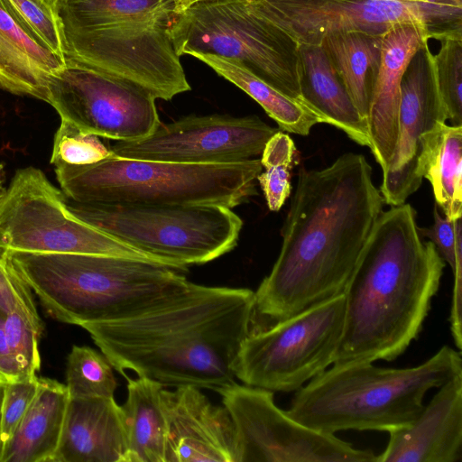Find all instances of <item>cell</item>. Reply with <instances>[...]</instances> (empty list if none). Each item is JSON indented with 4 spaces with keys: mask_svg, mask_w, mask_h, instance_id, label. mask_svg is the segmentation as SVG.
<instances>
[{
    "mask_svg": "<svg viewBox=\"0 0 462 462\" xmlns=\"http://www.w3.org/2000/svg\"><path fill=\"white\" fill-rule=\"evenodd\" d=\"M5 171L4 165L0 163V201L6 193V188L5 187Z\"/></svg>",
    "mask_w": 462,
    "mask_h": 462,
    "instance_id": "39",
    "label": "cell"
},
{
    "mask_svg": "<svg viewBox=\"0 0 462 462\" xmlns=\"http://www.w3.org/2000/svg\"><path fill=\"white\" fill-rule=\"evenodd\" d=\"M69 400L65 384L39 377L36 394L5 447L0 462H52Z\"/></svg>",
    "mask_w": 462,
    "mask_h": 462,
    "instance_id": "23",
    "label": "cell"
},
{
    "mask_svg": "<svg viewBox=\"0 0 462 462\" xmlns=\"http://www.w3.org/2000/svg\"><path fill=\"white\" fill-rule=\"evenodd\" d=\"M6 11L39 43L65 58L56 0H0Z\"/></svg>",
    "mask_w": 462,
    "mask_h": 462,
    "instance_id": "31",
    "label": "cell"
},
{
    "mask_svg": "<svg viewBox=\"0 0 462 462\" xmlns=\"http://www.w3.org/2000/svg\"><path fill=\"white\" fill-rule=\"evenodd\" d=\"M38 386L37 375L7 383L2 408L0 437L2 453L33 400Z\"/></svg>",
    "mask_w": 462,
    "mask_h": 462,
    "instance_id": "36",
    "label": "cell"
},
{
    "mask_svg": "<svg viewBox=\"0 0 462 462\" xmlns=\"http://www.w3.org/2000/svg\"><path fill=\"white\" fill-rule=\"evenodd\" d=\"M302 102L323 123L342 130L351 140L370 147L367 122L360 116L321 44L298 46Z\"/></svg>",
    "mask_w": 462,
    "mask_h": 462,
    "instance_id": "21",
    "label": "cell"
},
{
    "mask_svg": "<svg viewBox=\"0 0 462 462\" xmlns=\"http://www.w3.org/2000/svg\"><path fill=\"white\" fill-rule=\"evenodd\" d=\"M346 312L345 295L311 306L245 339L235 376L272 392H293L333 364Z\"/></svg>",
    "mask_w": 462,
    "mask_h": 462,
    "instance_id": "10",
    "label": "cell"
},
{
    "mask_svg": "<svg viewBox=\"0 0 462 462\" xmlns=\"http://www.w3.org/2000/svg\"><path fill=\"white\" fill-rule=\"evenodd\" d=\"M298 46L319 44L335 32L383 35L402 23L426 27L435 40L462 35V6L391 0H254L245 2Z\"/></svg>",
    "mask_w": 462,
    "mask_h": 462,
    "instance_id": "11",
    "label": "cell"
},
{
    "mask_svg": "<svg viewBox=\"0 0 462 462\" xmlns=\"http://www.w3.org/2000/svg\"><path fill=\"white\" fill-rule=\"evenodd\" d=\"M216 392L234 426V462H376L374 451L291 418L272 391L233 382Z\"/></svg>",
    "mask_w": 462,
    "mask_h": 462,
    "instance_id": "13",
    "label": "cell"
},
{
    "mask_svg": "<svg viewBox=\"0 0 462 462\" xmlns=\"http://www.w3.org/2000/svg\"><path fill=\"white\" fill-rule=\"evenodd\" d=\"M433 53L428 42L412 56L401 83L398 136L393 157L383 172L380 193L383 203H405L422 182L419 162L421 138L447 115L436 82Z\"/></svg>",
    "mask_w": 462,
    "mask_h": 462,
    "instance_id": "16",
    "label": "cell"
},
{
    "mask_svg": "<svg viewBox=\"0 0 462 462\" xmlns=\"http://www.w3.org/2000/svg\"><path fill=\"white\" fill-rule=\"evenodd\" d=\"M65 58L34 40L0 2V88L48 102L51 78Z\"/></svg>",
    "mask_w": 462,
    "mask_h": 462,
    "instance_id": "22",
    "label": "cell"
},
{
    "mask_svg": "<svg viewBox=\"0 0 462 462\" xmlns=\"http://www.w3.org/2000/svg\"><path fill=\"white\" fill-rule=\"evenodd\" d=\"M53 165L62 192L76 202L221 205L230 208L257 194V177L263 170L259 158L195 164L113 153L91 164Z\"/></svg>",
    "mask_w": 462,
    "mask_h": 462,
    "instance_id": "6",
    "label": "cell"
},
{
    "mask_svg": "<svg viewBox=\"0 0 462 462\" xmlns=\"http://www.w3.org/2000/svg\"><path fill=\"white\" fill-rule=\"evenodd\" d=\"M4 254L50 317L79 327L142 314L170 302L191 284L178 270L134 258Z\"/></svg>",
    "mask_w": 462,
    "mask_h": 462,
    "instance_id": "4",
    "label": "cell"
},
{
    "mask_svg": "<svg viewBox=\"0 0 462 462\" xmlns=\"http://www.w3.org/2000/svg\"><path fill=\"white\" fill-rule=\"evenodd\" d=\"M67 204L79 219L178 271L231 251L243 226L240 217L221 205L81 203L69 199Z\"/></svg>",
    "mask_w": 462,
    "mask_h": 462,
    "instance_id": "7",
    "label": "cell"
},
{
    "mask_svg": "<svg viewBox=\"0 0 462 462\" xmlns=\"http://www.w3.org/2000/svg\"><path fill=\"white\" fill-rule=\"evenodd\" d=\"M122 407L114 397L70 398L52 462H126Z\"/></svg>",
    "mask_w": 462,
    "mask_h": 462,
    "instance_id": "20",
    "label": "cell"
},
{
    "mask_svg": "<svg viewBox=\"0 0 462 462\" xmlns=\"http://www.w3.org/2000/svg\"><path fill=\"white\" fill-rule=\"evenodd\" d=\"M4 328L18 380L36 376L41 367L39 339L42 335L17 310L5 316Z\"/></svg>",
    "mask_w": 462,
    "mask_h": 462,
    "instance_id": "33",
    "label": "cell"
},
{
    "mask_svg": "<svg viewBox=\"0 0 462 462\" xmlns=\"http://www.w3.org/2000/svg\"><path fill=\"white\" fill-rule=\"evenodd\" d=\"M279 129L256 116H188L160 123L148 136L116 142L111 153L124 158L180 163H231L261 155Z\"/></svg>",
    "mask_w": 462,
    "mask_h": 462,
    "instance_id": "15",
    "label": "cell"
},
{
    "mask_svg": "<svg viewBox=\"0 0 462 462\" xmlns=\"http://www.w3.org/2000/svg\"><path fill=\"white\" fill-rule=\"evenodd\" d=\"M8 381L0 374V437H1V420H2V408H3V401L5 396V391ZM2 456V447L0 440V459Z\"/></svg>",
    "mask_w": 462,
    "mask_h": 462,
    "instance_id": "38",
    "label": "cell"
},
{
    "mask_svg": "<svg viewBox=\"0 0 462 462\" xmlns=\"http://www.w3.org/2000/svg\"><path fill=\"white\" fill-rule=\"evenodd\" d=\"M434 39L417 23H402L383 35L380 67L367 118L370 150L384 172L393 157L398 136L401 83L412 56Z\"/></svg>",
    "mask_w": 462,
    "mask_h": 462,
    "instance_id": "19",
    "label": "cell"
},
{
    "mask_svg": "<svg viewBox=\"0 0 462 462\" xmlns=\"http://www.w3.org/2000/svg\"><path fill=\"white\" fill-rule=\"evenodd\" d=\"M459 374L461 351L448 346L412 367L386 368L371 361L333 364L296 391L287 413L327 434L390 432L417 418L430 389Z\"/></svg>",
    "mask_w": 462,
    "mask_h": 462,
    "instance_id": "5",
    "label": "cell"
},
{
    "mask_svg": "<svg viewBox=\"0 0 462 462\" xmlns=\"http://www.w3.org/2000/svg\"><path fill=\"white\" fill-rule=\"evenodd\" d=\"M420 173L432 188L445 217L462 216V125L438 124L421 138Z\"/></svg>",
    "mask_w": 462,
    "mask_h": 462,
    "instance_id": "26",
    "label": "cell"
},
{
    "mask_svg": "<svg viewBox=\"0 0 462 462\" xmlns=\"http://www.w3.org/2000/svg\"><path fill=\"white\" fill-rule=\"evenodd\" d=\"M169 33L180 57L201 52L225 58L302 102L298 45L244 1L197 2L175 14Z\"/></svg>",
    "mask_w": 462,
    "mask_h": 462,
    "instance_id": "8",
    "label": "cell"
},
{
    "mask_svg": "<svg viewBox=\"0 0 462 462\" xmlns=\"http://www.w3.org/2000/svg\"><path fill=\"white\" fill-rule=\"evenodd\" d=\"M382 40L383 35L343 32L328 34L319 43L366 122L380 67Z\"/></svg>",
    "mask_w": 462,
    "mask_h": 462,
    "instance_id": "25",
    "label": "cell"
},
{
    "mask_svg": "<svg viewBox=\"0 0 462 462\" xmlns=\"http://www.w3.org/2000/svg\"><path fill=\"white\" fill-rule=\"evenodd\" d=\"M175 0H56L61 29H96L175 14Z\"/></svg>",
    "mask_w": 462,
    "mask_h": 462,
    "instance_id": "28",
    "label": "cell"
},
{
    "mask_svg": "<svg viewBox=\"0 0 462 462\" xmlns=\"http://www.w3.org/2000/svg\"><path fill=\"white\" fill-rule=\"evenodd\" d=\"M113 369L102 353L87 346H73L66 363L69 397H114L117 383Z\"/></svg>",
    "mask_w": 462,
    "mask_h": 462,
    "instance_id": "29",
    "label": "cell"
},
{
    "mask_svg": "<svg viewBox=\"0 0 462 462\" xmlns=\"http://www.w3.org/2000/svg\"><path fill=\"white\" fill-rule=\"evenodd\" d=\"M440 42L433 55L436 82L447 120L458 126L462 125V35L448 36Z\"/></svg>",
    "mask_w": 462,
    "mask_h": 462,
    "instance_id": "32",
    "label": "cell"
},
{
    "mask_svg": "<svg viewBox=\"0 0 462 462\" xmlns=\"http://www.w3.org/2000/svg\"><path fill=\"white\" fill-rule=\"evenodd\" d=\"M51 163L86 165L99 162L111 152L98 136L84 134L64 122L60 123L53 140Z\"/></svg>",
    "mask_w": 462,
    "mask_h": 462,
    "instance_id": "34",
    "label": "cell"
},
{
    "mask_svg": "<svg viewBox=\"0 0 462 462\" xmlns=\"http://www.w3.org/2000/svg\"><path fill=\"white\" fill-rule=\"evenodd\" d=\"M48 86V104L61 122L116 142L150 135L160 125L155 97L129 81L65 58Z\"/></svg>",
    "mask_w": 462,
    "mask_h": 462,
    "instance_id": "14",
    "label": "cell"
},
{
    "mask_svg": "<svg viewBox=\"0 0 462 462\" xmlns=\"http://www.w3.org/2000/svg\"><path fill=\"white\" fill-rule=\"evenodd\" d=\"M296 152L292 139L278 131L266 143L261 154L264 171L260 172L257 181L272 211L280 210L291 194V173L295 164Z\"/></svg>",
    "mask_w": 462,
    "mask_h": 462,
    "instance_id": "30",
    "label": "cell"
},
{
    "mask_svg": "<svg viewBox=\"0 0 462 462\" xmlns=\"http://www.w3.org/2000/svg\"><path fill=\"white\" fill-rule=\"evenodd\" d=\"M167 462H234L235 431L228 411L193 385L162 390Z\"/></svg>",
    "mask_w": 462,
    "mask_h": 462,
    "instance_id": "17",
    "label": "cell"
},
{
    "mask_svg": "<svg viewBox=\"0 0 462 462\" xmlns=\"http://www.w3.org/2000/svg\"><path fill=\"white\" fill-rule=\"evenodd\" d=\"M238 1L252 2V1H254V0H238Z\"/></svg>",
    "mask_w": 462,
    "mask_h": 462,
    "instance_id": "40",
    "label": "cell"
},
{
    "mask_svg": "<svg viewBox=\"0 0 462 462\" xmlns=\"http://www.w3.org/2000/svg\"><path fill=\"white\" fill-rule=\"evenodd\" d=\"M444 268L435 245L422 240L410 204L382 211L344 291L333 364L401 356L421 331Z\"/></svg>",
    "mask_w": 462,
    "mask_h": 462,
    "instance_id": "3",
    "label": "cell"
},
{
    "mask_svg": "<svg viewBox=\"0 0 462 462\" xmlns=\"http://www.w3.org/2000/svg\"><path fill=\"white\" fill-rule=\"evenodd\" d=\"M175 14L96 29H62L65 58L129 81L155 98L190 90L169 27Z\"/></svg>",
    "mask_w": 462,
    "mask_h": 462,
    "instance_id": "12",
    "label": "cell"
},
{
    "mask_svg": "<svg viewBox=\"0 0 462 462\" xmlns=\"http://www.w3.org/2000/svg\"><path fill=\"white\" fill-rule=\"evenodd\" d=\"M13 310L23 314L42 334L44 326L36 310L32 291L0 249V313L5 316Z\"/></svg>",
    "mask_w": 462,
    "mask_h": 462,
    "instance_id": "35",
    "label": "cell"
},
{
    "mask_svg": "<svg viewBox=\"0 0 462 462\" xmlns=\"http://www.w3.org/2000/svg\"><path fill=\"white\" fill-rule=\"evenodd\" d=\"M4 319L5 316L0 313V374L8 382H13L18 380V376L8 351Z\"/></svg>",
    "mask_w": 462,
    "mask_h": 462,
    "instance_id": "37",
    "label": "cell"
},
{
    "mask_svg": "<svg viewBox=\"0 0 462 462\" xmlns=\"http://www.w3.org/2000/svg\"><path fill=\"white\" fill-rule=\"evenodd\" d=\"M439 388L412 422L388 432L376 462H461L462 374Z\"/></svg>",
    "mask_w": 462,
    "mask_h": 462,
    "instance_id": "18",
    "label": "cell"
},
{
    "mask_svg": "<svg viewBox=\"0 0 462 462\" xmlns=\"http://www.w3.org/2000/svg\"><path fill=\"white\" fill-rule=\"evenodd\" d=\"M125 379L127 397L121 407L126 428V462H167L168 431L162 403L164 386L140 376Z\"/></svg>",
    "mask_w": 462,
    "mask_h": 462,
    "instance_id": "24",
    "label": "cell"
},
{
    "mask_svg": "<svg viewBox=\"0 0 462 462\" xmlns=\"http://www.w3.org/2000/svg\"><path fill=\"white\" fill-rule=\"evenodd\" d=\"M383 205L363 154L344 153L321 170L301 167L255 310L277 322L343 294Z\"/></svg>",
    "mask_w": 462,
    "mask_h": 462,
    "instance_id": "1",
    "label": "cell"
},
{
    "mask_svg": "<svg viewBox=\"0 0 462 462\" xmlns=\"http://www.w3.org/2000/svg\"><path fill=\"white\" fill-rule=\"evenodd\" d=\"M190 55L254 99L282 130L307 135L312 126L323 123L303 102L283 94L242 66L214 54L193 52Z\"/></svg>",
    "mask_w": 462,
    "mask_h": 462,
    "instance_id": "27",
    "label": "cell"
},
{
    "mask_svg": "<svg viewBox=\"0 0 462 462\" xmlns=\"http://www.w3.org/2000/svg\"><path fill=\"white\" fill-rule=\"evenodd\" d=\"M67 199L41 170L30 166L16 171L0 201V249L112 255L163 264L79 219Z\"/></svg>",
    "mask_w": 462,
    "mask_h": 462,
    "instance_id": "9",
    "label": "cell"
},
{
    "mask_svg": "<svg viewBox=\"0 0 462 462\" xmlns=\"http://www.w3.org/2000/svg\"><path fill=\"white\" fill-rule=\"evenodd\" d=\"M254 311L249 289L191 282L170 302L142 314L80 327L125 378L134 372L163 386L217 391L234 382Z\"/></svg>",
    "mask_w": 462,
    "mask_h": 462,
    "instance_id": "2",
    "label": "cell"
}]
</instances>
